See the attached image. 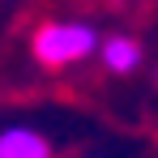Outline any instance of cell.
<instances>
[{
    "instance_id": "cell-1",
    "label": "cell",
    "mask_w": 158,
    "mask_h": 158,
    "mask_svg": "<svg viewBox=\"0 0 158 158\" xmlns=\"http://www.w3.org/2000/svg\"><path fill=\"white\" fill-rule=\"evenodd\" d=\"M94 43H98V34L85 22H47L34 34V56L43 64H73L94 52Z\"/></svg>"
},
{
    "instance_id": "cell-2",
    "label": "cell",
    "mask_w": 158,
    "mask_h": 158,
    "mask_svg": "<svg viewBox=\"0 0 158 158\" xmlns=\"http://www.w3.org/2000/svg\"><path fill=\"white\" fill-rule=\"evenodd\" d=\"M0 158H52V145L34 128H4L0 132Z\"/></svg>"
},
{
    "instance_id": "cell-3",
    "label": "cell",
    "mask_w": 158,
    "mask_h": 158,
    "mask_svg": "<svg viewBox=\"0 0 158 158\" xmlns=\"http://www.w3.org/2000/svg\"><path fill=\"white\" fill-rule=\"evenodd\" d=\"M103 60H107L111 73H132V69L141 64V47H137L132 39H111L103 47Z\"/></svg>"
}]
</instances>
